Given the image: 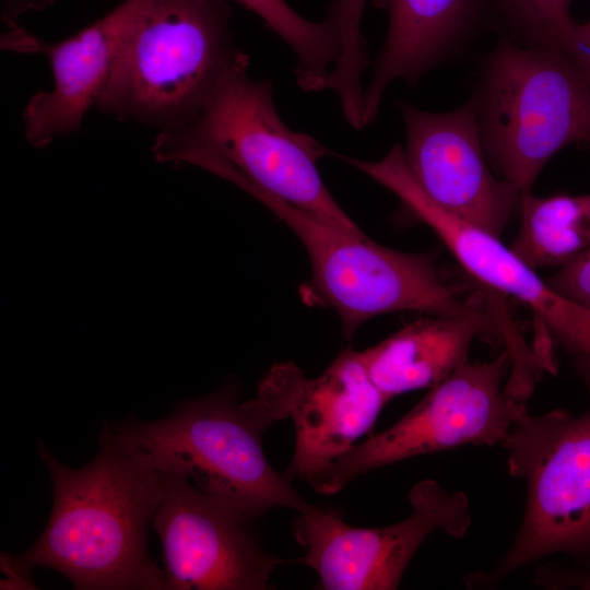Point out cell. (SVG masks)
<instances>
[{
	"label": "cell",
	"mask_w": 590,
	"mask_h": 590,
	"mask_svg": "<svg viewBox=\"0 0 590 590\" xmlns=\"http://www.w3.org/2000/svg\"><path fill=\"white\" fill-rule=\"evenodd\" d=\"M37 450L54 506L31 547L1 553L4 585L32 589V571L39 567L62 574L76 590H164L163 569L148 550L163 499L161 474L149 458L106 421L96 455L81 469L61 463L42 440Z\"/></svg>",
	"instance_id": "1"
},
{
	"label": "cell",
	"mask_w": 590,
	"mask_h": 590,
	"mask_svg": "<svg viewBox=\"0 0 590 590\" xmlns=\"http://www.w3.org/2000/svg\"><path fill=\"white\" fill-rule=\"evenodd\" d=\"M152 151L161 163L193 165L240 189L256 186L361 232L319 174L317 163L328 149L283 121L272 83L249 74L245 52L224 73L200 114L182 128L156 133Z\"/></svg>",
	"instance_id": "2"
},
{
	"label": "cell",
	"mask_w": 590,
	"mask_h": 590,
	"mask_svg": "<svg viewBox=\"0 0 590 590\" xmlns=\"http://www.w3.org/2000/svg\"><path fill=\"white\" fill-rule=\"evenodd\" d=\"M238 397L234 386H226L178 403L163 418H128L113 426L160 473L184 476L255 520L278 507L307 509L292 477L278 472L264 455L262 438L275 422L270 409L257 396L245 402Z\"/></svg>",
	"instance_id": "3"
},
{
	"label": "cell",
	"mask_w": 590,
	"mask_h": 590,
	"mask_svg": "<svg viewBox=\"0 0 590 590\" xmlns=\"http://www.w3.org/2000/svg\"><path fill=\"white\" fill-rule=\"evenodd\" d=\"M243 52L228 0H155L122 49L97 108L157 133L177 130L200 114Z\"/></svg>",
	"instance_id": "4"
},
{
	"label": "cell",
	"mask_w": 590,
	"mask_h": 590,
	"mask_svg": "<svg viewBox=\"0 0 590 590\" xmlns=\"http://www.w3.org/2000/svg\"><path fill=\"white\" fill-rule=\"evenodd\" d=\"M473 97L487 161L520 194L562 149L590 144V80L565 51L503 38Z\"/></svg>",
	"instance_id": "5"
},
{
	"label": "cell",
	"mask_w": 590,
	"mask_h": 590,
	"mask_svg": "<svg viewBox=\"0 0 590 590\" xmlns=\"http://www.w3.org/2000/svg\"><path fill=\"white\" fill-rule=\"evenodd\" d=\"M304 245L311 264V285L340 316L352 338L368 319L416 310L462 316L483 308V296L464 297L442 276L434 252L411 253L381 246L362 231L333 224L256 186H245Z\"/></svg>",
	"instance_id": "6"
},
{
	"label": "cell",
	"mask_w": 590,
	"mask_h": 590,
	"mask_svg": "<svg viewBox=\"0 0 590 590\" xmlns=\"http://www.w3.org/2000/svg\"><path fill=\"white\" fill-rule=\"evenodd\" d=\"M502 446L508 473L526 482V509L497 566L465 577L472 588L495 586L553 554H590V408L577 416L562 409L526 412Z\"/></svg>",
	"instance_id": "7"
},
{
	"label": "cell",
	"mask_w": 590,
	"mask_h": 590,
	"mask_svg": "<svg viewBox=\"0 0 590 590\" xmlns=\"http://www.w3.org/2000/svg\"><path fill=\"white\" fill-rule=\"evenodd\" d=\"M510 368L506 350L487 362H467L393 425L339 457L310 485L332 495L365 473L412 457L465 445H502L528 412L526 402L505 391Z\"/></svg>",
	"instance_id": "8"
},
{
	"label": "cell",
	"mask_w": 590,
	"mask_h": 590,
	"mask_svg": "<svg viewBox=\"0 0 590 590\" xmlns=\"http://www.w3.org/2000/svg\"><path fill=\"white\" fill-rule=\"evenodd\" d=\"M411 514L379 528H357L339 509L310 505L296 511L293 534L306 547L297 562L309 566L324 590H392L423 542L435 531L462 539L470 526L468 496L435 480L415 483Z\"/></svg>",
	"instance_id": "9"
},
{
	"label": "cell",
	"mask_w": 590,
	"mask_h": 590,
	"mask_svg": "<svg viewBox=\"0 0 590 590\" xmlns=\"http://www.w3.org/2000/svg\"><path fill=\"white\" fill-rule=\"evenodd\" d=\"M163 499L153 520L164 560V590H267L286 560L264 551L253 518L197 488L160 473Z\"/></svg>",
	"instance_id": "10"
},
{
	"label": "cell",
	"mask_w": 590,
	"mask_h": 590,
	"mask_svg": "<svg viewBox=\"0 0 590 590\" xmlns=\"http://www.w3.org/2000/svg\"><path fill=\"white\" fill-rule=\"evenodd\" d=\"M370 177L426 224L486 292L503 294L522 304L541 321L543 334L550 342L554 339L590 368L589 308L558 293L499 237L435 203L415 182L400 151H391L374 163Z\"/></svg>",
	"instance_id": "11"
},
{
	"label": "cell",
	"mask_w": 590,
	"mask_h": 590,
	"mask_svg": "<svg viewBox=\"0 0 590 590\" xmlns=\"http://www.w3.org/2000/svg\"><path fill=\"white\" fill-rule=\"evenodd\" d=\"M257 397L275 421L292 420L295 446L286 473L309 484L373 429L389 401L371 380L361 352L351 349L312 379L292 363L273 366Z\"/></svg>",
	"instance_id": "12"
},
{
	"label": "cell",
	"mask_w": 590,
	"mask_h": 590,
	"mask_svg": "<svg viewBox=\"0 0 590 590\" xmlns=\"http://www.w3.org/2000/svg\"><path fill=\"white\" fill-rule=\"evenodd\" d=\"M404 163L422 191L449 213L500 237L520 191L488 167L474 97L446 113L400 102Z\"/></svg>",
	"instance_id": "13"
},
{
	"label": "cell",
	"mask_w": 590,
	"mask_h": 590,
	"mask_svg": "<svg viewBox=\"0 0 590 590\" xmlns=\"http://www.w3.org/2000/svg\"><path fill=\"white\" fill-rule=\"evenodd\" d=\"M155 0H125L71 37L47 42L16 27L1 38L3 50L45 56L54 84L23 111L24 134L35 148L71 134L97 104L122 49Z\"/></svg>",
	"instance_id": "14"
},
{
	"label": "cell",
	"mask_w": 590,
	"mask_h": 590,
	"mask_svg": "<svg viewBox=\"0 0 590 590\" xmlns=\"http://www.w3.org/2000/svg\"><path fill=\"white\" fill-rule=\"evenodd\" d=\"M485 307L462 316H434L405 324L378 344L361 351L363 363L381 393L391 398L433 388L469 362L475 338H504L512 361L526 358L530 346L516 328Z\"/></svg>",
	"instance_id": "15"
},
{
	"label": "cell",
	"mask_w": 590,
	"mask_h": 590,
	"mask_svg": "<svg viewBox=\"0 0 590 590\" xmlns=\"http://www.w3.org/2000/svg\"><path fill=\"white\" fill-rule=\"evenodd\" d=\"M388 16L384 46L363 94V128L397 80L415 83L470 38L488 13L484 0H373ZM489 14V13H488Z\"/></svg>",
	"instance_id": "16"
},
{
	"label": "cell",
	"mask_w": 590,
	"mask_h": 590,
	"mask_svg": "<svg viewBox=\"0 0 590 590\" xmlns=\"http://www.w3.org/2000/svg\"><path fill=\"white\" fill-rule=\"evenodd\" d=\"M520 226L510 249L533 269L562 268L590 247V193L519 198Z\"/></svg>",
	"instance_id": "17"
},
{
	"label": "cell",
	"mask_w": 590,
	"mask_h": 590,
	"mask_svg": "<svg viewBox=\"0 0 590 590\" xmlns=\"http://www.w3.org/2000/svg\"><path fill=\"white\" fill-rule=\"evenodd\" d=\"M258 15L296 58L295 78L304 92L326 90L340 56V40L332 23L310 21L285 0H234Z\"/></svg>",
	"instance_id": "18"
},
{
	"label": "cell",
	"mask_w": 590,
	"mask_h": 590,
	"mask_svg": "<svg viewBox=\"0 0 590 590\" xmlns=\"http://www.w3.org/2000/svg\"><path fill=\"white\" fill-rule=\"evenodd\" d=\"M484 1L511 40L570 55L578 25L570 15V0Z\"/></svg>",
	"instance_id": "19"
},
{
	"label": "cell",
	"mask_w": 590,
	"mask_h": 590,
	"mask_svg": "<svg viewBox=\"0 0 590 590\" xmlns=\"http://www.w3.org/2000/svg\"><path fill=\"white\" fill-rule=\"evenodd\" d=\"M368 0H333L327 19L340 40V56L331 71L327 90L335 93L345 114L362 108V76L369 64L368 49L362 34V22Z\"/></svg>",
	"instance_id": "20"
},
{
	"label": "cell",
	"mask_w": 590,
	"mask_h": 590,
	"mask_svg": "<svg viewBox=\"0 0 590 590\" xmlns=\"http://www.w3.org/2000/svg\"><path fill=\"white\" fill-rule=\"evenodd\" d=\"M546 281L562 295L590 309V247Z\"/></svg>",
	"instance_id": "21"
},
{
	"label": "cell",
	"mask_w": 590,
	"mask_h": 590,
	"mask_svg": "<svg viewBox=\"0 0 590 590\" xmlns=\"http://www.w3.org/2000/svg\"><path fill=\"white\" fill-rule=\"evenodd\" d=\"M536 585L551 588L590 589V573L571 571L550 565L540 567L534 575Z\"/></svg>",
	"instance_id": "22"
},
{
	"label": "cell",
	"mask_w": 590,
	"mask_h": 590,
	"mask_svg": "<svg viewBox=\"0 0 590 590\" xmlns=\"http://www.w3.org/2000/svg\"><path fill=\"white\" fill-rule=\"evenodd\" d=\"M57 0H0L1 19L10 28L16 27L19 16L33 11H42Z\"/></svg>",
	"instance_id": "23"
},
{
	"label": "cell",
	"mask_w": 590,
	"mask_h": 590,
	"mask_svg": "<svg viewBox=\"0 0 590 590\" xmlns=\"http://www.w3.org/2000/svg\"><path fill=\"white\" fill-rule=\"evenodd\" d=\"M570 56L590 80V21L577 25Z\"/></svg>",
	"instance_id": "24"
}]
</instances>
